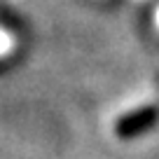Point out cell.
I'll list each match as a JSON object with an SVG mask.
<instances>
[{
  "instance_id": "1",
  "label": "cell",
  "mask_w": 159,
  "mask_h": 159,
  "mask_svg": "<svg viewBox=\"0 0 159 159\" xmlns=\"http://www.w3.org/2000/svg\"><path fill=\"white\" fill-rule=\"evenodd\" d=\"M152 119H154L152 110H140V112L126 115V117H122V119L117 122V134L122 136V138L136 136V134H140V131H143L145 126L152 122Z\"/></svg>"
}]
</instances>
